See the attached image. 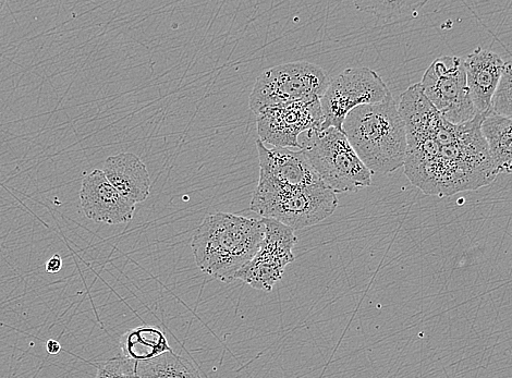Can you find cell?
Masks as SVG:
<instances>
[{"label": "cell", "instance_id": "6da1fadb", "mask_svg": "<svg viewBox=\"0 0 512 378\" xmlns=\"http://www.w3.org/2000/svg\"><path fill=\"white\" fill-rule=\"evenodd\" d=\"M407 131L405 174L423 193L447 198L489 186L497 178L482 133L487 114L455 125L444 119L422 93L399 103Z\"/></svg>", "mask_w": 512, "mask_h": 378}, {"label": "cell", "instance_id": "7a4b0ae2", "mask_svg": "<svg viewBox=\"0 0 512 378\" xmlns=\"http://www.w3.org/2000/svg\"><path fill=\"white\" fill-rule=\"evenodd\" d=\"M264 238L263 219L217 212L195 230L191 247L203 273L231 283L260 251Z\"/></svg>", "mask_w": 512, "mask_h": 378}, {"label": "cell", "instance_id": "3957f363", "mask_svg": "<svg viewBox=\"0 0 512 378\" xmlns=\"http://www.w3.org/2000/svg\"><path fill=\"white\" fill-rule=\"evenodd\" d=\"M343 132L372 175L384 176L404 167L407 131L393 94L382 103L353 109Z\"/></svg>", "mask_w": 512, "mask_h": 378}, {"label": "cell", "instance_id": "277c9868", "mask_svg": "<svg viewBox=\"0 0 512 378\" xmlns=\"http://www.w3.org/2000/svg\"><path fill=\"white\" fill-rule=\"evenodd\" d=\"M337 206L336 193L323 182L310 187H291L260 174L250 210L262 218L299 230L325 221Z\"/></svg>", "mask_w": 512, "mask_h": 378}, {"label": "cell", "instance_id": "5b68a950", "mask_svg": "<svg viewBox=\"0 0 512 378\" xmlns=\"http://www.w3.org/2000/svg\"><path fill=\"white\" fill-rule=\"evenodd\" d=\"M300 150L324 185L335 193L356 192L372 184V173L336 128H315L299 138Z\"/></svg>", "mask_w": 512, "mask_h": 378}, {"label": "cell", "instance_id": "8992f818", "mask_svg": "<svg viewBox=\"0 0 512 378\" xmlns=\"http://www.w3.org/2000/svg\"><path fill=\"white\" fill-rule=\"evenodd\" d=\"M328 84L327 73L313 63L279 65L265 70L256 80L249 105L256 115L278 105L321 100Z\"/></svg>", "mask_w": 512, "mask_h": 378}, {"label": "cell", "instance_id": "52a82bcc", "mask_svg": "<svg viewBox=\"0 0 512 378\" xmlns=\"http://www.w3.org/2000/svg\"><path fill=\"white\" fill-rule=\"evenodd\" d=\"M390 95L392 92L379 73L367 67L348 68L333 81H329L322 96L321 129L336 128L343 131L345 119L353 109L382 103Z\"/></svg>", "mask_w": 512, "mask_h": 378}, {"label": "cell", "instance_id": "ba28073f", "mask_svg": "<svg viewBox=\"0 0 512 378\" xmlns=\"http://www.w3.org/2000/svg\"><path fill=\"white\" fill-rule=\"evenodd\" d=\"M420 85L426 99L449 123L465 124L478 115L468 89L465 59L457 56L435 59Z\"/></svg>", "mask_w": 512, "mask_h": 378}, {"label": "cell", "instance_id": "9c48e42d", "mask_svg": "<svg viewBox=\"0 0 512 378\" xmlns=\"http://www.w3.org/2000/svg\"><path fill=\"white\" fill-rule=\"evenodd\" d=\"M265 238L261 249L242 268L236 279L256 290L270 292L282 280L286 267L295 261L294 248L297 243L295 230L273 219L262 218Z\"/></svg>", "mask_w": 512, "mask_h": 378}, {"label": "cell", "instance_id": "30bf717a", "mask_svg": "<svg viewBox=\"0 0 512 378\" xmlns=\"http://www.w3.org/2000/svg\"><path fill=\"white\" fill-rule=\"evenodd\" d=\"M255 116L259 139L275 148L300 149L301 134L323 123L321 100L278 105Z\"/></svg>", "mask_w": 512, "mask_h": 378}, {"label": "cell", "instance_id": "8fae6325", "mask_svg": "<svg viewBox=\"0 0 512 378\" xmlns=\"http://www.w3.org/2000/svg\"><path fill=\"white\" fill-rule=\"evenodd\" d=\"M80 202L85 216L107 225L129 223L136 212V205L126 200L100 169L84 174Z\"/></svg>", "mask_w": 512, "mask_h": 378}, {"label": "cell", "instance_id": "7c38bea8", "mask_svg": "<svg viewBox=\"0 0 512 378\" xmlns=\"http://www.w3.org/2000/svg\"><path fill=\"white\" fill-rule=\"evenodd\" d=\"M255 145L259 154L261 175L291 187L322 184L323 181L301 150L292 151L275 146L270 149L260 139L255 141Z\"/></svg>", "mask_w": 512, "mask_h": 378}, {"label": "cell", "instance_id": "4fadbf2b", "mask_svg": "<svg viewBox=\"0 0 512 378\" xmlns=\"http://www.w3.org/2000/svg\"><path fill=\"white\" fill-rule=\"evenodd\" d=\"M504 67L501 56L482 47L475 48L465 60L468 89L478 115L492 111L493 97Z\"/></svg>", "mask_w": 512, "mask_h": 378}, {"label": "cell", "instance_id": "5bb4252c", "mask_svg": "<svg viewBox=\"0 0 512 378\" xmlns=\"http://www.w3.org/2000/svg\"><path fill=\"white\" fill-rule=\"evenodd\" d=\"M103 172L113 187L132 204L137 205L149 198V170L137 155L120 153L109 156Z\"/></svg>", "mask_w": 512, "mask_h": 378}, {"label": "cell", "instance_id": "9a60e30c", "mask_svg": "<svg viewBox=\"0 0 512 378\" xmlns=\"http://www.w3.org/2000/svg\"><path fill=\"white\" fill-rule=\"evenodd\" d=\"M482 133L497 174L512 173V119L491 111L483 120Z\"/></svg>", "mask_w": 512, "mask_h": 378}, {"label": "cell", "instance_id": "2e32d148", "mask_svg": "<svg viewBox=\"0 0 512 378\" xmlns=\"http://www.w3.org/2000/svg\"><path fill=\"white\" fill-rule=\"evenodd\" d=\"M120 349L124 358L134 362L151 360L173 350L161 329L151 326L130 329L121 336Z\"/></svg>", "mask_w": 512, "mask_h": 378}, {"label": "cell", "instance_id": "e0dca14e", "mask_svg": "<svg viewBox=\"0 0 512 378\" xmlns=\"http://www.w3.org/2000/svg\"><path fill=\"white\" fill-rule=\"evenodd\" d=\"M134 374L138 378H200L193 365L173 350L151 360L136 362Z\"/></svg>", "mask_w": 512, "mask_h": 378}, {"label": "cell", "instance_id": "ac0fdd59", "mask_svg": "<svg viewBox=\"0 0 512 378\" xmlns=\"http://www.w3.org/2000/svg\"><path fill=\"white\" fill-rule=\"evenodd\" d=\"M355 5L360 11L392 23L416 18L426 2H357Z\"/></svg>", "mask_w": 512, "mask_h": 378}, {"label": "cell", "instance_id": "d6986e66", "mask_svg": "<svg viewBox=\"0 0 512 378\" xmlns=\"http://www.w3.org/2000/svg\"><path fill=\"white\" fill-rule=\"evenodd\" d=\"M492 111L512 119V60L505 63L502 79L493 97Z\"/></svg>", "mask_w": 512, "mask_h": 378}, {"label": "cell", "instance_id": "ffe728a7", "mask_svg": "<svg viewBox=\"0 0 512 378\" xmlns=\"http://www.w3.org/2000/svg\"><path fill=\"white\" fill-rule=\"evenodd\" d=\"M136 362L123 356L107 360L99 365L95 378H131L134 374Z\"/></svg>", "mask_w": 512, "mask_h": 378}, {"label": "cell", "instance_id": "44dd1931", "mask_svg": "<svg viewBox=\"0 0 512 378\" xmlns=\"http://www.w3.org/2000/svg\"><path fill=\"white\" fill-rule=\"evenodd\" d=\"M63 260L58 254H55L53 258L46 263V272L50 274H56L62 270Z\"/></svg>", "mask_w": 512, "mask_h": 378}, {"label": "cell", "instance_id": "7402d4cb", "mask_svg": "<svg viewBox=\"0 0 512 378\" xmlns=\"http://www.w3.org/2000/svg\"><path fill=\"white\" fill-rule=\"evenodd\" d=\"M46 349L50 355H57L62 350V346H60L57 340L50 339L47 341Z\"/></svg>", "mask_w": 512, "mask_h": 378}, {"label": "cell", "instance_id": "603a6c76", "mask_svg": "<svg viewBox=\"0 0 512 378\" xmlns=\"http://www.w3.org/2000/svg\"><path fill=\"white\" fill-rule=\"evenodd\" d=\"M5 5H6V2H4V0H0V11L3 10Z\"/></svg>", "mask_w": 512, "mask_h": 378}, {"label": "cell", "instance_id": "cb8c5ba5", "mask_svg": "<svg viewBox=\"0 0 512 378\" xmlns=\"http://www.w3.org/2000/svg\"><path fill=\"white\" fill-rule=\"evenodd\" d=\"M131 378H138V377H137V376H133V377H131Z\"/></svg>", "mask_w": 512, "mask_h": 378}]
</instances>
